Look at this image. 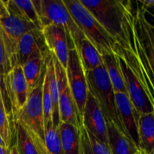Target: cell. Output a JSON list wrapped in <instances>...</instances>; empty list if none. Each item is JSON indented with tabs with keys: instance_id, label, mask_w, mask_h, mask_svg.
<instances>
[{
	"instance_id": "6da1fadb",
	"label": "cell",
	"mask_w": 154,
	"mask_h": 154,
	"mask_svg": "<svg viewBox=\"0 0 154 154\" xmlns=\"http://www.w3.org/2000/svg\"><path fill=\"white\" fill-rule=\"evenodd\" d=\"M93 14L116 44L127 48L126 20L130 1L117 0H80Z\"/></svg>"
},
{
	"instance_id": "7a4b0ae2",
	"label": "cell",
	"mask_w": 154,
	"mask_h": 154,
	"mask_svg": "<svg viewBox=\"0 0 154 154\" xmlns=\"http://www.w3.org/2000/svg\"><path fill=\"white\" fill-rule=\"evenodd\" d=\"M32 2L42 28L54 25L62 29L67 37L69 50L77 49L84 35L63 0H35Z\"/></svg>"
},
{
	"instance_id": "3957f363",
	"label": "cell",
	"mask_w": 154,
	"mask_h": 154,
	"mask_svg": "<svg viewBox=\"0 0 154 154\" xmlns=\"http://www.w3.org/2000/svg\"><path fill=\"white\" fill-rule=\"evenodd\" d=\"M84 37L101 56L114 54L116 42L80 0H63Z\"/></svg>"
},
{
	"instance_id": "277c9868",
	"label": "cell",
	"mask_w": 154,
	"mask_h": 154,
	"mask_svg": "<svg viewBox=\"0 0 154 154\" xmlns=\"http://www.w3.org/2000/svg\"><path fill=\"white\" fill-rule=\"evenodd\" d=\"M85 77L89 92L94 96L99 104L106 122L114 123L129 138L119 117L116 105L115 93L103 65L98 69L85 72Z\"/></svg>"
},
{
	"instance_id": "5b68a950",
	"label": "cell",
	"mask_w": 154,
	"mask_h": 154,
	"mask_svg": "<svg viewBox=\"0 0 154 154\" xmlns=\"http://www.w3.org/2000/svg\"><path fill=\"white\" fill-rule=\"evenodd\" d=\"M44 78L29 93L25 105L15 121L20 123L26 131L39 154H48L45 146V126L42 109Z\"/></svg>"
},
{
	"instance_id": "8992f818",
	"label": "cell",
	"mask_w": 154,
	"mask_h": 154,
	"mask_svg": "<svg viewBox=\"0 0 154 154\" xmlns=\"http://www.w3.org/2000/svg\"><path fill=\"white\" fill-rule=\"evenodd\" d=\"M66 73L80 121L83 124V111L89 90L85 73L76 49L69 50Z\"/></svg>"
},
{
	"instance_id": "52a82bcc",
	"label": "cell",
	"mask_w": 154,
	"mask_h": 154,
	"mask_svg": "<svg viewBox=\"0 0 154 154\" xmlns=\"http://www.w3.org/2000/svg\"><path fill=\"white\" fill-rule=\"evenodd\" d=\"M117 55V54H116ZM123 75L126 94L139 114L154 113V98L152 96L141 80L126 64L123 58L117 55Z\"/></svg>"
},
{
	"instance_id": "ba28073f",
	"label": "cell",
	"mask_w": 154,
	"mask_h": 154,
	"mask_svg": "<svg viewBox=\"0 0 154 154\" xmlns=\"http://www.w3.org/2000/svg\"><path fill=\"white\" fill-rule=\"evenodd\" d=\"M3 84L8 100L13 122H15L26 102L29 96L28 86L23 73L22 67L16 65L3 76Z\"/></svg>"
},
{
	"instance_id": "9c48e42d",
	"label": "cell",
	"mask_w": 154,
	"mask_h": 154,
	"mask_svg": "<svg viewBox=\"0 0 154 154\" xmlns=\"http://www.w3.org/2000/svg\"><path fill=\"white\" fill-rule=\"evenodd\" d=\"M35 29L37 28L32 23L24 20L10 13L0 19V32L5 47L11 69L16 66V50L18 40L26 32Z\"/></svg>"
},
{
	"instance_id": "30bf717a",
	"label": "cell",
	"mask_w": 154,
	"mask_h": 154,
	"mask_svg": "<svg viewBox=\"0 0 154 154\" xmlns=\"http://www.w3.org/2000/svg\"><path fill=\"white\" fill-rule=\"evenodd\" d=\"M53 61L57 77V86L59 90V113L60 122L69 123L79 128L81 125L78 117V111L71 93L70 88L68 84L66 70L59 63L56 57L52 55Z\"/></svg>"
},
{
	"instance_id": "8fae6325",
	"label": "cell",
	"mask_w": 154,
	"mask_h": 154,
	"mask_svg": "<svg viewBox=\"0 0 154 154\" xmlns=\"http://www.w3.org/2000/svg\"><path fill=\"white\" fill-rule=\"evenodd\" d=\"M83 125L96 138L108 145V130L105 116L94 96L88 92L82 117Z\"/></svg>"
},
{
	"instance_id": "7c38bea8",
	"label": "cell",
	"mask_w": 154,
	"mask_h": 154,
	"mask_svg": "<svg viewBox=\"0 0 154 154\" xmlns=\"http://www.w3.org/2000/svg\"><path fill=\"white\" fill-rule=\"evenodd\" d=\"M49 53L42 30L35 29L26 32L18 40L16 50V65L21 66L33 56Z\"/></svg>"
},
{
	"instance_id": "4fadbf2b",
	"label": "cell",
	"mask_w": 154,
	"mask_h": 154,
	"mask_svg": "<svg viewBox=\"0 0 154 154\" xmlns=\"http://www.w3.org/2000/svg\"><path fill=\"white\" fill-rule=\"evenodd\" d=\"M42 32L48 51L56 57L66 70L69 57V45L65 32L56 26L48 25L42 28Z\"/></svg>"
},
{
	"instance_id": "5bb4252c",
	"label": "cell",
	"mask_w": 154,
	"mask_h": 154,
	"mask_svg": "<svg viewBox=\"0 0 154 154\" xmlns=\"http://www.w3.org/2000/svg\"><path fill=\"white\" fill-rule=\"evenodd\" d=\"M116 105L121 123L129 138L138 147V119L139 114L126 93H115Z\"/></svg>"
},
{
	"instance_id": "9a60e30c",
	"label": "cell",
	"mask_w": 154,
	"mask_h": 154,
	"mask_svg": "<svg viewBox=\"0 0 154 154\" xmlns=\"http://www.w3.org/2000/svg\"><path fill=\"white\" fill-rule=\"evenodd\" d=\"M49 54H40L29 59L21 66L28 86L29 94L44 78L46 71V61Z\"/></svg>"
},
{
	"instance_id": "2e32d148",
	"label": "cell",
	"mask_w": 154,
	"mask_h": 154,
	"mask_svg": "<svg viewBox=\"0 0 154 154\" xmlns=\"http://www.w3.org/2000/svg\"><path fill=\"white\" fill-rule=\"evenodd\" d=\"M108 146L112 154H134L138 146L112 122H106Z\"/></svg>"
},
{
	"instance_id": "e0dca14e",
	"label": "cell",
	"mask_w": 154,
	"mask_h": 154,
	"mask_svg": "<svg viewBox=\"0 0 154 154\" xmlns=\"http://www.w3.org/2000/svg\"><path fill=\"white\" fill-rule=\"evenodd\" d=\"M138 135V147L154 154V113L139 114Z\"/></svg>"
},
{
	"instance_id": "ac0fdd59",
	"label": "cell",
	"mask_w": 154,
	"mask_h": 154,
	"mask_svg": "<svg viewBox=\"0 0 154 154\" xmlns=\"http://www.w3.org/2000/svg\"><path fill=\"white\" fill-rule=\"evenodd\" d=\"M8 11L11 14L15 15L21 19L28 22L32 23L36 28L42 30V26L40 20L38 16L32 1L31 0H22V1H15L8 0L5 1Z\"/></svg>"
},
{
	"instance_id": "d6986e66",
	"label": "cell",
	"mask_w": 154,
	"mask_h": 154,
	"mask_svg": "<svg viewBox=\"0 0 154 154\" xmlns=\"http://www.w3.org/2000/svg\"><path fill=\"white\" fill-rule=\"evenodd\" d=\"M58 131L63 154H81L78 128L74 125L60 122Z\"/></svg>"
},
{
	"instance_id": "ffe728a7",
	"label": "cell",
	"mask_w": 154,
	"mask_h": 154,
	"mask_svg": "<svg viewBox=\"0 0 154 154\" xmlns=\"http://www.w3.org/2000/svg\"><path fill=\"white\" fill-rule=\"evenodd\" d=\"M76 51H78L84 73L98 69L103 65L102 56L85 37L81 39Z\"/></svg>"
},
{
	"instance_id": "44dd1931",
	"label": "cell",
	"mask_w": 154,
	"mask_h": 154,
	"mask_svg": "<svg viewBox=\"0 0 154 154\" xmlns=\"http://www.w3.org/2000/svg\"><path fill=\"white\" fill-rule=\"evenodd\" d=\"M102 57L103 66L108 74L114 93H123L126 94L124 81L117 55L114 53L112 54L103 55Z\"/></svg>"
},
{
	"instance_id": "7402d4cb",
	"label": "cell",
	"mask_w": 154,
	"mask_h": 154,
	"mask_svg": "<svg viewBox=\"0 0 154 154\" xmlns=\"http://www.w3.org/2000/svg\"><path fill=\"white\" fill-rule=\"evenodd\" d=\"M78 129L81 154H112L108 146L96 138L84 125H81Z\"/></svg>"
},
{
	"instance_id": "603a6c76",
	"label": "cell",
	"mask_w": 154,
	"mask_h": 154,
	"mask_svg": "<svg viewBox=\"0 0 154 154\" xmlns=\"http://www.w3.org/2000/svg\"><path fill=\"white\" fill-rule=\"evenodd\" d=\"M46 72L49 78V90L52 102V123L53 126L58 129L60 123L59 113V90L54 61L51 54L48 56L46 61Z\"/></svg>"
},
{
	"instance_id": "cb8c5ba5",
	"label": "cell",
	"mask_w": 154,
	"mask_h": 154,
	"mask_svg": "<svg viewBox=\"0 0 154 154\" xmlns=\"http://www.w3.org/2000/svg\"><path fill=\"white\" fill-rule=\"evenodd\" d=\"M16 141L15 145L19 154H39L32 140L18 122H14Z\"/></svg>"
},
{
	"instance_id": "d4e9b609",
	"label": "cell",
	"mask_w": 154,
	"mask_h": 154,
	"mask_svg": "<svg viewBox=\"0 0 154 154\" xmlns=\"http://www.w3.org/2000/svg\"><path fill=\"white\" fill-rule=\"evenodd\" d=\"M42 109H43L44 126L45 130L48 126L53 125L52 123V102L49 90V78L45 71L42 86Z\"/></svg>"
},
{
	"instance_id": "484cf974",
	"label": "cell",
	"mask_w": 154,
	"mask_h": 154,
	"mask_svg": "<svg viewBox=\"0 0 154 154\" xmlns=\"http://www.w3.org/2000/svg\"><path fill=\"white\" fill-rule=\"evenodd\" d=\"M1 85V81H0ZM2 97L0 98V135L4 141L5 144L8 147L11 145L12 140V131L9 122V115L6 111L5 105L3 98V91L2 88Z\"/></svg>"
},
{
	"instance_id": "4316f807",
	"label": "cell",
	"mask_w": 154,
	"mask_h": 154,
	"mask_svg": "<svg viewBox=\"0 0 154 154\" xmlns=\"http://www.w3.org/2000/svg\"><path fill=\"white\" fill-rule=\"evenodd\" d=\"M45 146L48 154H63L58 129L53 125L45 130Z\"/></svg>"
},
{
	"instance_id": "83f0119b",
	"label": "cell",
	"mask_w": 154,
	"mask_h": 154,
	"mask_svg": "<svg viewBox=\"0 0 154 154\" xmlns=\"http://www.w3.org/2000/svg\"><path fill=\"white\" fill-rule=\"evenodd\" d=\"M10 70L11 68L7 53H6L5 47L2 37L0 32V76H4Z\"/></svg>"
},
{
	"instance_id": "f1b7e54d",
	"label": "cell",
	"mask_w": 154,
	"mask_h": 154,
	"mask_svg": "<svg viewBox=\"0 0 154 154\" xmlns=\"http://www.w3.org/2000/svg\"><path fill=\"white\" fill-rule=\"evenodd\" d=\"M9 14L8 11L7 6H6L5 1H2V0H0V19L4 17H5L6 15H8Z\"/></svg>"
},
{
	"instance_id": "f546056e",
	"label": "cell",
	"mask_w": 154,
	"mask_h": 154,
	"mask_svg": "<svg viewBox=\"0 0 154 154\" xmlns=\"http://www.w3.org/2000/svg\"><path fill=\"white\" fill-rule=\"evenodd\" d=\"M0 154H10V147L0 146Z\"/></svg>"
},
{
	"instance_id": "4dcf8cb0",
	"label": "cell",
	"mask_w": 154,
	"mask_h": 154,
	"mask_svg": "<svg viewBox=\"0 0 154 154\" xmlns=\"http://www.w3.org/2000/svg\"><path fill=\"white\" fill-rule=\"evenodd\" d=\"M10 154H19V153H18L16 145H15V144H14L13 145H11V147H10Z\"/></svg>"
},
{
	"instance_id": "1f68e13d",
	"label": "cell",
	"mask_w": 154,
	"mask_h": 154,
	"mask_svg": "<svg viewBox=\"0 0 154 154\" xmlns=\"http://www.w3.org/2000/svg\"><path fill=\"white\" fill-rule=\"evenodd\" d=\"M134 154H150V153H148L147 151H146V150H144V149H142V148H141V147H138L136 151H135V153Z\"/></svg>"
},
{
	"instance_id": "d6a6232c",
	"label": "cell",
	"mask_w": 154,
	"mask_h": 154,
	"mask_svg": "<svg viewBox=\"0 0 154 154\" xmlns=\"http://www.w3.org/2000/svg\"><path fill=\"white\" fill-rule=\"evenodd\" d=\"M0 146H3V147H7V146L5 145V144L4 141L2 140V138L1 135H0Z\"/></svg>"
},
{
	"instance_id": "836d02e7",
	"label": "cell",
	"mask_w": 154,
	"mask_h": 154,
	"mask_svg": "<svg viewBox=\"0 0 154 154\" xmlns=\"http://www.w3.org/2000/svg\"><path fill=\"white\" fill-rule=\"evenodd\" d=\"M2 97V89H1V85H0V98Z\"/></svg>"
}]
</instances>
